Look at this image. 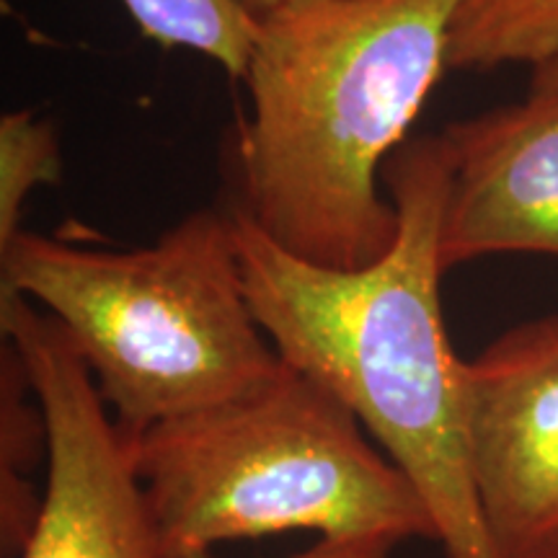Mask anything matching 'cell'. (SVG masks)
I'll return each instance as SVG.
<instances>
[{
	"instance_id": "cell-1",
	"label": "cell",
	"mask_w": 558,
	"mask_h": 558,
	"mask_svg": "<svg viewBox=\"0 0 558 558\" xmlns=\"http://www.w3.org/2000/svg\"><path fill=\"white\" fill-rule=\"evenodd\" d=\"M399 235L362 269L318 267L230 207L248 305L284 365L344 403L418 488L448 558H499L471 484L463 360L442 316L439 254L450 153L409 137L383 169Z\"/></svg>"
},
{
	"instance_id": "cell-2",
	"label": "cell",
	"mask_w": 558,
	"mask_h": 558,
	"mask_svg": "<svg viewBox=\"0 0 558 558\" xmlns=\"http://www.w3.org/2000/svg\"><path fill=\"white\" fill-rule=\"evenodd\" d=\"M463 0H282L259 19L235 137L251 222L331 269L380 262L399 235L388 158L448 70Z\"/></svg>"
},
{
	"instance_id": "cell-3",
	"label": "cell",
	"mask_w": 558,
	"mask_h": 558,
	"mask_svg": "<svg viewBox=\"0 0 558 558\" xmlns=\"http://www.w3.org/2000/svg\"><path fill=\"white\" fill-rule=\"evenodd\" d=\"M0 298L58 320L128 439L282 367L248 305L230 209H197L132 251L21 230L0 248Z\"/></svg>"
},
{
	"instance_id": "cell-4",
	"label": "cell",
	"mask_w": 558,
	"mask_h": 558,
	"mask_svg": "<svg viewBox=\"0 0 558 558\" xmlns=\"http://www.w3.org/2000/svg\"><path fill=\"white\" fill-rule=\"evenodd\" d=\"M360 418L282 362L215 407L130 439L163 558L311 530L320 538L439 541L418 488Z\"/></svg>"
},
{
	"instance_id": "cell-5",
	"label": "cell",
	"mask_w": 558,
	"mask_h": 558,
	"mask_svg": "<svg viewBox=\"0 0 558 558\" xmlns=\"http://www.w3.org/2000/svg\"><path fill=\"white\" fill-rule=\"evenodd\" d=\"M0 329L47 429V484L19 558H163L130 439L68 333L21 295L0 298Z\"/></svg>"
},
{
	"instance_id": "cell-6",
	"label": "cell",
	"mask_w": 558,
	"mask_h": 558,
	"mask_svg": "<svg viewBox=\"0 0 558 558\" xmlns=\"http://www.w3.org/2000/svg\"><path fill=\"white\" fill-rule=\"evenodd\" d=\"M463 427L494 554L558 558V313L463 362Z\"/></svg>"
},
{
	"instance_id": "cell-7",
	"label": "cell",
	"mask_w": 558,
	"mask_h": 558,
	"mask_svg": "<svg viewBox=\"0 0 558 558\" xmlns=\"http://www.w3.org/2000/svg\"><path fill=\"white\" fill-rule=\"evenodd\" d=\"M450 190L442 218L445 269L481 256H558V94H535L442 132Z\"/></svg>"
},
{
	"instance_id": "cell-8",
	"label": "cell",
	"mask_w": 558,
	"mask_h": 558,
	"mask_svg": "<svg viewBox=\"0 0 558 558\" xmlns=\"http://www.w3.org/2000/svg\"><path fill=\"white\" fill-rule=\"evenodd\" d=\"M39 452H47V429L39 401L34 396L24 362L9 341H3L0 367V541L3 556L19 558L41 494L32 486V469Z\"/></svg>"
},
{
	"instance_id": "cell-9",
	"label": "cell",
	"mask_w": 558,
	"mask_h": 558,
	"mask_svg": "<svg viewBox=\"0 0 558 558\" xmlns=\"http://www.w3.org/2000/svg\"><path fill=\"white\" fill-rule=\"evenodd\" d=\"M558 54V0H463L450 32L448 70L538 68Z\"/></svg>"
},
{
	"instance_id": "cell-10",
	"label": "cell",
	"mask_w": 558,
	"mask_h": 558,
	"mask_svg": "<svg viewBox=\"0 0 558 558\" xmlns=\"http://www.w3.org/2000/svg\"><path fill=\"white\" fill-rule=\"evenodd\" d=\"M145 37L184 47L218 62L230 78H246L259 19L243 0H122Z\"/></svg>"
},
{
	"instance_id": "cell-11",
	"label": "cell",
	"mask_w": 558,
	"mask_h": 558,
	"mask_svg": "<svg viewBox=\"0 0 558 558\" xmlns=\"http://www.w3.org/2000/svg\"><path fill=\"white\" fill-rule=\"evenodd\" d=\"M62 177L60 140L50 120L32 111L0 117V248L21 233V209L37 186Z\"/></svg>"
},
{
	"instance_id": "cell-12",
	"label": "cell",
	"mask_w": 558,
	"mask_h": 558,
	"mask_svg": "<svg viewBox=\"0 0 558 558\" xmlns=\"http://www.w3.org/2000/svg\"><path fill=\"white\" fill-rule=\"evenodd\" d=\"M396 546H399V541L393 538H320L311 548L300 550L292 558H390ZM186 558H213V554Z\"/></svg>"
},
{
	"instance_id": "cell-13",
	"label": "cell",
	"mask_w": 558,
	"mask_h": 558,
	"mask_svg": "<svg viewBox=\"0 0 558 558\" xmlns=\"http://www.w3.org/2000/svg\"><path fill=\"white\" fill-rule=\"evenodd\" d=\"M530 90H535V94H558V54L554 60L533 68Z\"/></svg>"
},
{
	"instance_id": "cell-14",
	"label": "cell",
	"mask_w": 558,
	"mask_h": 558,
	"mask_svg": "<svg viewBox=\"0 0 558 558\" xmlns=\"http://www.w3.org/2000/svg\"><path fill=\"white\" fill-rule=\"evenodd\" d=\"M282 3V0H243V5H246V9L254 13L256 19H262V16H267V13L271 11V9H277V5Z\"/></svg>"
}]
</instances>
